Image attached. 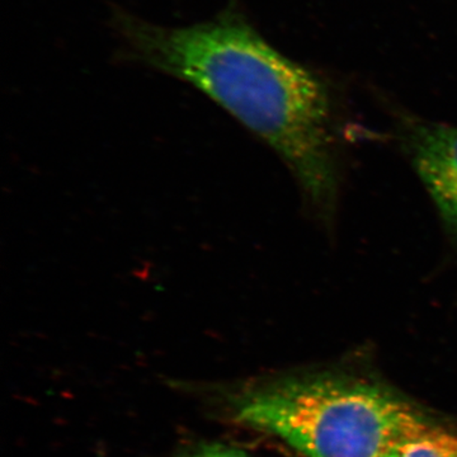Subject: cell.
I'll use <instances>...</instances> for the list:
<instances>
[{"mask_svg": "<svg viewBox=\"0 0 457 457\" xmlns=\"http://www.w3.org/2000/svg\"><path fill=\"white\" fill-rule=\"evenodd\" d=\"M399 141L432 198L447 236L457 245V128L405 120Z\"/></svg>", "mask_w": 457, "mask_h": 457, "instance_id": "3", "label": "cell"}, {"mask_svg": "<svg viewBox=\"0 0 457 457\" xmlns=\"http://www.w3.org/2000/svg\"><path fill=\"white\" fill-rule=\"evenodd\" d=\"M231 417L270 433L303 457H386L428 418L376 385L288 378L230 395Z\"/></svg>", "mask_w": 457, "mask_h": 457, "instance_id": "2", "label": "cell"}, {"mask_svg": "<svg viewBox=\"0 0 457 457\" xmlns=\"http://www.w3.org/2000/svg\"><path fill=\"white\" fill-rule=\"evenodd\" d=\"M386 457H457V433L431 423L396 445Z\"/></svg>", "mask_w": 457, "mask_h": 457, "instance_id": "4", "label": "cell"}, {"mask_svg": "<svg viewBox=\"0 0 457 457\" xmlns=\"http://www.w3.org/2000/svg\"><path fill=\"white\" fill-rule=\"evenodd\" d=\"M135 56L212 99L293 173L303 201L332 227L343 176V132L327 87L233 13L180 29L125 20Z\"/></svg>", "mask_w": 457, "mask_h": 457, "instance_id": "1", "label": "cell"}, {"mask_svg": "<svg viewBox=\"0 0 457 457\" xmlns=\"http://www.w3.org/2000/svg\"><path fill=\"white\" fill-rule=\"evenodd\" d=\"M180 457H249L245 451L237 449V447L228 446V445L218 444V442H210V444H201L194 449L186 451Z\"/></svg>", "mask_w": 457, "mask_h": 457, "instance_id": "5", "label": "cell"}]
</instances>
